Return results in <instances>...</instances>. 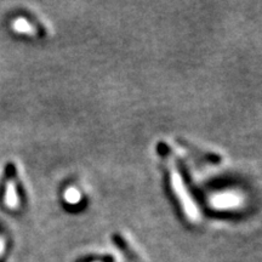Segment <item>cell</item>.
I'll list each match as a JSON object with an SVG mask.
<instances>
[{
  "mask_svg": "<svg viewBox=\"0 0 262 262\" xmlns=\"http://www.w3.org/2000/svg\"><path fill=\"white\" fill-rule=\"evenodd\" d=\"M5 204L10 209L17 208L18 198H17V194H16V189H15L14 182L12 181L8 182V187H6V193H5Z\"/></svg>",
  "mask_w": 262,
  "mask_h": 262,
  "instance_id": "1",
  "label": "cell"
},
{
  "mask_svg": "<svg viewBox=\"0 0 262 262\" xmlns=\"http://www.w3.org/2000/svg\"><path fill=\"white\" fill-rule=\"evenodd\" d=\"M12 27H14L15 31L18 33H27V34H33V33H34L32 26L29 25L25 18L16 19V21L14 22V25H12Z\"/></svg>",
  "mask_w": 262,
  "mask_h": 262,
  "instance_id": "2",
  "label": "cell"
},
{
  "mask_svg": "<svg viewBox=\"0 0 262 262\" xmlns=\"http://www.w3.org/2000/svg\"><path fill=\"white\" fill-rule=\"evenodd\" d=\"M5 250V243L4 241H3V238H0V256H2L3 253H4Z\"/></svg>",
  "mask_w": 262,
  "mask_h": 262,
  "instance_id": "3",
  "label": "cell"
}]
</instances>
